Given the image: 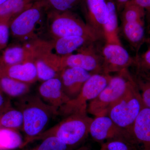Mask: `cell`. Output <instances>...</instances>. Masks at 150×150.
<instances>
[{
  "label": "cell",
  "instance_id": "obj_1",
  "mask_svg": "<svg viewBox=\"0 0 150 150\" xmlns=\"http://www.w3.org/2000/svg\"><path fill=\"white\" fill-rule=\"evenodd\" d=\"M16 104L23 116V131L25 135L23 147L44 132L51 118L59 115L58 109L47 104L39 96L27 95L18 98Z\"/></svg>",
  "mask_w": 150,
  "mask_h": 150
},
{
  "label": "cell",
  "instance_id": "obj_2",
  "mask_svg": "<svg viewBox=\"0 0 150 150\" xmlns=\"http://www.w3.org/2000/svg\"><path fill=\"white\" fill-rule=\"evenodd\" d=\"M46 28L52 39L66 36L87 38L93 42L103 35L72 11L46 12Z\"/></svg>",
  "mask_w": 150,
  "mask_h": 150
},
{
  "label": "cell",
  "instance_id": "obj_3",
  "mask_svg": "<svg viewBox=\"0 0 150 150\" xmlns=\"http://www.w3.org/2000/svg\"><path fill=\"white\" fill-rule=\"evenodd\" d=\"M46 11L40 0L35 1L29 7L15 16L9 23L10 31L17 40L29 43L40 38L46 25Z\"/></svg>",
  "mask_w": 150,
  "mask_h": 150
},
{
  "label": "cell",
  "instance_id": "obj_4",
  "mask_svg": "<svg viewBox=\"0 0 150 150\" xmlns=\"http://www.w3.org/2000/svg\"><path fill=\"white\" fill-rule=\"evenodd\" d=\"M93 119L87 114L69 115L55 126L33 139L31 142L53 136L71 147L74 146L81 144L88 136Z\"/></svg>",
  "mask_w": 150,
  "mask_h": 150
},
{
  "label": "cell",
  "instance_id": "obj_5",
  "mask_svg": "<svg viewBox=\"0 0 150 150\" xmlns=\"http://www.w3.org/2000/svg\"><path fill=\"white\" fill-rule=\"evenodd\" d=\"M135 81L127 69L111 76L108 83L98 95L89 102L87 112L95 117L107 115L108 110Z\"/></svg>",
  "mask_w": 150,
  "mask_h": 150
},
{
  "label": "cell",
  "instance_id": "obj_6",
  "mask_svg": "<svg viewBox=\"0 0 150 150\" xmlns=\"http://www.w3.org/2000/svg\"><path fill=\"white\" fill-rule=\"evenodd\" d=\"M144 106L135 81L123 96L111 106L107 115L117 126L130 134L131 128Z\"/></svg>",
  "mask_w": 150,
  "mask_h": 150
},
{
  "label": "cell",
  "instance_id": "obj_7",
  "mask_svg": "<svg viewBox=\"0 0 150 150\" xmlns=\"http://www.w3.org/2000/svg\"><path fill=\"white\" fill-rule=\"evenodd\" d=\"M111 77L103 73L92 74L84 85L77 96L70 100L58 109L63 117L75 114H87V103L94 99L106 86Z\"/></svg>",
  "mask_w": 150,
  "mask_h": 150
},
{
  "label": "cell",
  "instance_id": "obj_8",
  "mask_svg": "<svg viewBox=\"0 0 150 150\" xmlns=\"http://www.w3.org/2000/svg\"><path fill=\"white\" fill-rule=\"evenodd\" d=\"M31 43L38 80L43 82L59 77L62 71L61 56L54 53L51 40L39 38Z\"/></svg>",
  "mask_w": 150,
  "mask_h": 150
},
{
  "label": "cell",
  "instance_id": "obj_9",
  "mask_svg": "<svg viewBox=\"0 0 150 150\" xmlns=\"http://www.w3.org/2000/svg\"><path fill=\"white\" fill-rule=\"evenodd\" d=\"M91 43L81 47L76 54L61 56L62 70L75 67L81 68L92 74L103 73L102 56L100 57L96 54L91 44Z\"/></svg>",
  "mask_w": 150,
  "mask_h": 150
},
{
  "label": "cell",
  "instance_id": "obj_10",
  "mask_svg": "<svg viewBox=\"0 0 150 150\" xmlns=\"http://www.w3.org/2000/svg\"><path fill=\"white\" fill-rule=\"evenodd\" d=\"M103 72L106 74L119 73L133 64L135 59L129 55L121 43H107L102 49Z\"/></svg>",
  "mask_w": 150,
  "mask_h": 150
},
{
  "label": "cell",
  "instance_id": "obj_11",
  "mask_svg": "<svg viewBox=\"0 0 150 150\" xmlns=\"http://www.w3.org/2000/svg\"><path fill=\"white\" fill-rule=\"evenodd\" d=\"M89 134L96 142H104L123 138L134 142L129 132L117 126L108 115L95 117L93 119L90 126Z\"/></svg>",
  "mask_w": 150,
  "mask_h": 150
},
{
  "label": "cell",
  "instance_id": "obj_12",
  "mask_svg": "<svg viewBox=\"0 0 150 150\" xmlns=\"http://www.w3.org/2000/svg\"><path fill=\"white\" fill-rule=\"evenodd\" d=\"M92 74L79 68H67L62 70L59 77L63 91L70 100L77 96Z\"/></svg>",
  "mask_w": 150,
  "mask_h": 150
},
{
  "label": "cell",
  "instance_id": "obj_13",
  "mask_svg": "<svg viewBox=\"0 0 150 150\" xmlns=\"http://www.w3.org/2000/svg\"><path fill=\"white\" fill-rule=\"evenodd\" d=\"M139 150H150V108L144 106L130 131Z\"/></svg>",
  "mask_w": 150,
  "mask_h": 150
},
{
  "label": "cell",
  "instance_id": "obj_14",
  "mask_svg": "<svg viewBox=\"0 0 150 150\" xmlns=\"http://www.w3.org/2000/svg\"><path fill=\"white\" fill-rule=\"evenodd\" d=\"M38 91L39 96L44 102L58 109L70 100L63 91L59 77L42 82Z\"/></svg>",
  "mask_w": 150,
  "mask_h": 150
},
{
  "label": "cell",
  "instance_id": "obj_15",
  "mask_svg": "<svg viewBox=\"0 0 150 150\" xmlns=\"http://www.w3.org/2000/svg\"><path fill=\"white\" fill-rule=\"evenodd\" d=\"M1 68L0 76H6L30 85L38 80L37 70L33 60Z\"/></svg>",
  "mask_w": 150,
  "mask_h": 150
},
{
  "label": "cell",
  "instance_id": "obj_16",
  "mask_svg": "<svg viewBox=\"0 0 150 150\" xmlns=\"http://www.w3.org/2000/svg\"><path fill=\"white\" fill-rule=\"evenodd\" d=\"M0 55V67H8L33 60L31 42L6 47Z\"/></svg>",
  "mask_w": 150,
  "mask_h": 150
},
{
  "label": "cell",
  "instance_id": "obj_17",
  "mask_svg": "<svg viewBox=\"0 0 150 150\" xmlns=\"http://www.w3.org/2000/svg\"><path fill=\"white\" fill-rule=\"evenodd\" d=\"M88 24L103 34V28L108 13L106 0H84Z\"/></svg>",
  "mask_w": 150,
  "mask_h": 150
},
{
  "label": "cell",
  "instance_id": "obj_18",
  "mask_svg": "<svg viewBox=\"0 0 150 150\" xmlns=\"http://www.w3.org/2000/svg\"><path fill=\"white\" fill-rule=\"evenodd\" d=\"M51 42L54 53L60 56L73 54L86 44L93 42L87 38L79 36L59 38Z\"/></svg>",
  "mask_w": 150,
  "mask_h": 150
},
{
  "label": "cell",
  "instance_id": "obj_19",
  "mask_svg": "<svg viewBox=\"0 0 150 150\" xmlns=\"http://www.w3.org/2000/svg\"><path fill=\"white\" fill-rule=\"evenodd\" d=\"M108 13L103 28V34L106 43H121L118 35L117 8L114 0H106Z\"/></svg>",
  "mask_w": 150,
  "mask_h": 150
},
{
  "label": "cell",
  "instance_id": "obj_20",
  "mask_svg": "<svg viewBox=\"0 0 150 150\" xmlns=\"http://www.w3.org/2000/svg\"><path fill=\"white\" fill-rule=\"evenodd\" d=\"M0 87L10 98H21L27 95L30 89V85L6 76H0Z\"/></svg>",
  "mask_w": 150,
  "mask_h": 150
},
{
  "label": "cell",
  "instance_id": "obj_21",
  "mask_svg": "<svg viewBox=\"0 0 150 150\" xmlns=\"http://www.w3.org/2000/svg\"><path fill=\"white\" fill-rule=\"evenodd\" d=\"M123 30L126 38L135 48H139L144 41V22H123Z\"/></svg>",
  "mask_w": 150,
  "mask_h": 150
},
{
  "label": "cell",
  "instance_id": "obj_22",
  "mask_svg": "<svg viewBox=\"0 0 150 150\" xmlns=\"http://www.w3.org/2000/svg\"><path fill=\"white\" fill-rule=\"evenodd\" d=\"M24 142L18 131L0 128V150H13L23 148Z\"/></svg>",
  "mask_w": 150,
  "mask_h": 150
},
{
  "label": "cell",
  "instance_id": "obj_23",
  "mask_svg": "<svg viewBox=\"0 0 150 150\" xmlns=\"http://www.w3.org/2000/svg\"><path fill=\"white\" fill-rule=\"evenodd\" d=\"M23 126L22 113L18 108L12 107L0 114V128L19 131L23 130Z\"/></svg>",
  "mask_w": 150,
  "mask_h": 150
},
{
  "label": "cell",
  "instance_id": "obj_24",
  "mask_svg": "<svg viewBox=\"0 0 150 150\" xmlns=\"http://www.w3.org/2000/svg\"><path fill=\"white\" fill-rule=\"evenodd\" d=\"M33 2L31 0H7L0 5V16H10L13 18Z\"/></svg>",
  "mask_w": 150,
  "mask_h": 150
},
{
  "label": "cell",
  "instance_id": "obj_25",
  "mask_svg": "<svg viewBox=\"0 0 150 150\" xmlns=\"http://www.w3.org/2000/svg\"><path fill=\"white\" fill-rule=\"evenodd\" d=\"M146 13L144 9L134 2L133 0L128 2L123 8V22H144Z\"/></svg>",
  "mask_w": 150,
  "mask_h": 150
},
{
  "label": "cell",
  "instance_id": "obj_26",
  "mask_svg": "<svg viewBox=\"0 0 150 150\" xmlns=\"http://www.w3.org/2000/svg\"><path fill=\"white\" fill-rule=\"evenodd\" d=\"M48 11L63 12L72 11L83 0H40Z\"/></svg>",
  "mask_w": 150,
  "mask_h": 150
},
{
  "label": "cell",
  "instance_id": "obj_27",
  "mask_svg": "<svg viewBox=\"0 0 150 150\" xmlns=\"http://www.w3.org/2000/svg\"><path fill=\"white\" fill-rule=\"evenodd\" d=\"M100 150H139L132 141L123 138L108 140L103 142Z\"/></svg>",
  "mask_w": 150,
  "mask_h": 150
},
{
  "label": "cell",
  "instance_id": "obj_28",
  "mask_svg": "<svg viewBox=\"0 0 150 150\" xmlns=\"http://www.w3.org/2000/svg\"><path fill=\"white\" fill-rule=\"evenodd\" d=\"M35 147L26 150H70L71 147L63 143L57 137H48Z\"/></svg>",
  "mask_w": 150,
  "mask_h": 150
},
{
  "label": "cell",
  "instance_id": "obj_29",
  "mask_svg": "<svg viewBox=\"0 0 150 150\" xmlns=\"http://www.w3.org/2000/svg\"><path fill=\"white\" fill-rule=\"evenodd\" d=\"M136 83L144 105L150 108V77L146 78L144 81H136Z\"/></svg>",
  "mask_w": 150,
  "mask_h": 150
},
{
  "label": "cell",
  "instance_id": "obj_30",
  "mask_svg": "<svg viewBox=\"0 0 150 150\" xmlns=\"http://www.w3.org/2000/svg\"><path fill=\"white\" fill-rule=\"evenodd\" d=\"M135 64L137 65L140 70L144 71H150V49L135 59Z\"/></svg>",
  "mask_w": 150,
  "mask_h": 150
},
{
  "label": "cell",
  "instance_id": "obj_31",
  "mask_svg": "<svg viewBox=\"0 0 150 150\" xmlns=\"http://www.w3.org/2000/svg\"><path fill=\"white\" fill-rule=\"evenodd\" d=\"M10 32L9 23L0 24V50L7 47Z\"/></svg>",
  "mask_w": 150,
  "mask_h": 150
},
{
  "label": "cell",
  "instance_id": "obj_32",
  "mask_svg": "<svg viewBox=\"0 0 150 150\" xmlns=\"http://www.w3.org/2000/svg\"><path fill=\"white\" fill-rule=\"evenodd\" d=\"M10 98L0 87V112L1 113L12 107Z\"/></svg>",
  "mask_w": 150,
  "mask_h": 150
},
{
  "label": "cell",
  "instance_id": "obj_33",
  "mask_svg": "<svg viewBox=\"0 0 150 150\" xmlns=\"http://www.w3.org/2000/svg\"><path fill=\"white\" fill-rule=\"evenodd\" d=\"M134 2L144 9L145 13H147L150 17V0H133Z\"/></svg>",
  "mask_w": 150,
  "mask_h": 150
},
{
  "label": "cell",
  "instance_id": "obj_34",
  "mask_svg": "<svg viewBox=\"0 0 150 150\" xmlns=\"http://www.w3.org/2000/svg\"><path fill=\"white\" fill-rule=\"evenodd\" d=\"M130 0H115L117 10L119 11L120 10L123 9V7Z\"/></svg>",
  "mask_w": 150,
  "mask_h": 150
},
{
  "label": "cell",
  "instance_id": "obj_35",
  "mask_svg": "<svg viewBox=\"0 0 150 150\" xmlns=\"http://www.w3.org/2000/svg\"><path fill=\"white\" fill-rule=\"evenodd\" d=\"M12 18L10 16H0V24L10 23Z\"/></svg>",
  "mask_w": 150,
  "mask_h": 150
},
{
  "label": "cell",
  "instance_id": "obj_36",
  "mask_svg": "<svg viewBox=\"0 0 150 150\" xmlns=\"http://www.w3.org/2000/svg\"><path fill=\"white\" fill-rule=\"evenodd\" d=\"M78 150H90V148L87 146H83Z\"/></svg>",
  "mask_w": 150,
  "mask_h": 150
},
{
  "label": "cell",
  "instance_id": "obj_37",
  "mask_svg": "<svg viewBox=\"0 0 150 150\" xmlns=\"http://www.w3.org/2000/svg\"><path fill=\"white\" fill-rule=\"evenodd\" d=\"M6 1L7 0H0V5L1 4Z\"/></svg>",
  "mask_w": 150,
  "mask_h": 150
},
{
  "label": "cell",
  "instance_id": "obj_38",
  "mask_svg": "<svg viewBox=\"0 0 150 150\" xmlns=\"http://www.w3.org/2000/svg\"><path fill=\"white\" fill-rule=\"evenodd\" d=\"M31 1H32L33 2H34L35 1H38V0H31Z\"/></svg>",
  "mask_w": 150,
  "mask_h": 150
},
{
  "label": "cell",
  "instance_id": "obj_39",
  "mask_svg": "<svg viewBox=\"0 0 150 150\" xmlns=\"http://www.w3.org/2000/svg\"><path fill=\"white\" fill-rule=\"evenodd\" d=\"M1 67H0V74H1Z\"/></svg>",
  "mask_w": 150,
  "mask_h": 150
},
{
  "label": "cell",
  "instance_id": "obj_40",
  "mask_svg": "<svg viewBox=\"0 0 150 150\" xmlns=\"http://www.w3.org/2000/svg\"><path fill=\"white\" fill-rule=\"evenodd\" d=\"M1 113H2L1 112H0V114H1Z\"/></svg>",
  "mask_w": 150,
  "mask_h": 150
},
{
  "label": "cell",
  "instance_id": "obj_41",
  "mask_svg": "<svg viewBox=\"0 0 150 150\" xmlns=\"http://www.w3.org/2000/svg\"><path fill=\"white\" fill-rule=\"evenodd\" d=\"M149 40V41H150V38Z\"/></svg>",
  "mask_w": 150,
  "mask_h": 150
},
{
  "label": "cell",
  "instance_id": "obj_42",
  "mask_svg": "<svg viewBox=\"0 0 150 150\" xmlns=\"http://www.w3.org/2000/svg\"><path fill=\"white\" fill-rule=\"evenodd\" d=\"M99 150H101L100 149Z\"/></svg>",
  "mask_w": 150,
  "mask_h": 150
}]
</instances>
